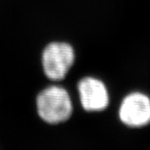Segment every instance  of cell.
<instances>
[{"instance_id":"3957f363","label":"cell","mask_w":150,"mask_h":150,"mask_svg":"<svg viewBox=\"0 0 150 150\" xmlns=\"http://www.w3.org/2000/svg\"><path fill=\"white\" fill-rule=\"evenodd\" d=\"M119 118L130 127H142L150 122V98L140 92L131 93L123 98Z\"/></svg>"},{"instance_id":"277c9868","label":"cell","mask_w":150,"mask_h":150,"mask_svg":"<svg viewBox=\"0 0 150 150\" xmlns=\"http://www.w3.org/2000/svg\"><path fill=\"white\" fill-rule=\"evenodd\" d=\"M79 92L81 103L87 111H101L108 104L107 88L97 79L87 77L82 79L79 83Z\"/></svg>"},{"instance_id":"7a4b0ae2","label":"cell","mask_w":150,"mask_h":150,"mask_svg":"<svg viewBox=\"0 0 150 150\" xmlns=\"http://www.w3.org/2000/svg\"><path fill=\"white\" fill-rule=\"evenodd\" d=\"M74 61V52L66 43H52L45 48L42 63L45 74L52 80L64 78Z\"/></svg>"},{"instance_id":"6da1fadb","label":"cell","mask_w":150,"mask_h":150,"mask_svg":"<svg viewBox=\"0 0 150 150\" xmlns=\"http://www.w3.org/2000/svg\"><path fill=\"white\" fill-rule=\"evenodd\" d=\"M37 108L40 117L50 123H59L67 120L73 111L68 92L58 86L47 88L38 94Z\"/></svg>"}]
</instances>
